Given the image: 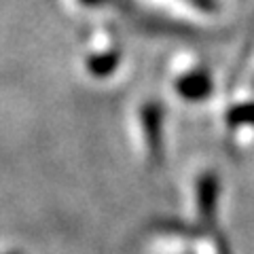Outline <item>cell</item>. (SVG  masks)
<instances>
[{"label":"cell","instance_id":"obj_1","mask_svg":"<svg viewBox=\"0 0 254 254\" xmlns=\"http://www.w3.org/2000/svg\"><path fill=\"white\" fill-rule=\"evenodd\" d=\"M178 91L189 100H199L210 93V78L205 72L187 74L178 81Z\"/></svg>","mask_w":254,"mask_h":254},{"label":"cell","instance_id":"obj_2","mask_svg":"<svg viewBox=\"0 0 254 254\" xmlns=\"http://www.w3.org/2000/svg\"><path fill=\"white\" fill-rule=\"evenodd\" d=\"M214 195H216V182H214L212 178H205L201 182V210L205 212H212L214 210Z\"/></svg>","mask_w":254,"mask_h":254},{"label":"cell","instance_id":"obj_3","mask_svg":"<svg viewBox=\"0 0 254 254\" xmlns=\"http://www.w3.org/2000/svg\"><path fill=\"white\" fill-rule=\"evenodd\" d=\"M231 123L237 125H254V104H246V106H237L231 110Z\"/></svg>","mask_w":254,"mask_h":254},{"label":"cell","instance_id":"obj_4","mask_svg":"<svg viewBox=\"0 0 254 254\" xmlns=\"http://www.w3.org/2000/svg\"><path fill=\"white\" fill-rule=\"evenodd\" d=\"M11 254H21V252H11Z\"/></svg>","mask_w":254,"mask_h":254}]
</instances>
